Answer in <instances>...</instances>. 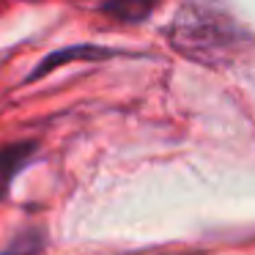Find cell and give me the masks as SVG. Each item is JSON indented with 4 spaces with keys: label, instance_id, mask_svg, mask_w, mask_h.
<instances>
[{
    "label": "cell",
    "instance_id": "cell-1",
    "mask_svg": "<svg viewBox=\"0 0 255 255\" xmlns=\"http://www.w3.org/2000/svg\"><path fill=\"white\" fill-rule=\"evenodd\" d=\"M173 50L198 63H225L247 41V33L228 14L206 6H181L167 28Z\"/></svg>",
    "mask_w": 255,
    "mask_h": 255
},
{
    "label": "cell",
    "instance_id": "cell-2",
    "mask_svg": "<svg viewBox=\"0 0 255 255\" xmlns=\"http://www.w3.org/2000/svg\"><path fill=\"white\" fill-rule=\"evenodd\" d=\"M36 148H39L36 140H17V143H8L0 148V203L8 195L11 184L17 181V176L30 165Z\"/></svg>",
    "mask_w": 255,
    "mask_h": 255
},
{
    "label": "cell",
    "instance_id": "cell-3",
    "mask_svg": "<svg viewBox=\"0 0 255 255\" xmlns=\"http://www.w3.org/2000/svg\"><path fill=\"white\" fill-rule=\"evenodd\" d=\"M116 55L113 50H107V47H96V44H74V47H66V50H58L52 52V55H47L41 63H36V69L25 77V83H36V80H41L44 74H50L52 69L63 66V63L69 61H99V58H110Z\"/></svg>",
    "mask_w": 255,
    "mask_h": 255
},
{
    "label": "cell",
    "instance_id": "cell-4",
    "mask_svg": "<svg viewBox=\"0 0 255 255\" xmlns=\"http://www.w3.org/2000/svg\"><path fill=\"white\" fill-rule=\"evenodd\" d=\"M99 11L110 14V17L121 19V22H140V19H145L154 11V6H151V3H107Z\"/></svg>",
    "mask_w": 255,
    "mask_h": 255
},
{
    "label": "cell",
    "instance_id": "cell-5",
    "mask_svg": "<svg viewBox=\"0 0 255 255\" xmlns=\"http://www.w3.org/2000/svg\"><path fill=\"white\" fill-rule=\"evenodd\" d=\"M41 250H44V233L39 228H33V231L19 233L8 244V250H3L0 255H41Z\"/></svg>",
    "mask_w": 255,
    "mask_h": 255
}]
</instances>
